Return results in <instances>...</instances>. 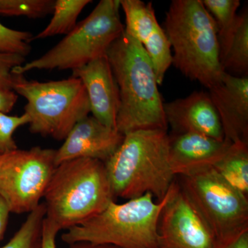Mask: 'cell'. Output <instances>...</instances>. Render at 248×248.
<instances>
[{
	"instance_id": "obj_1",
	"label": "cell",
	"mask_w": 248,
	"mask_h": 248,
	"mask_svg": "<svg viewBox=\"0 0 248 248\" xmlns=\"http://www.w3.org/2000/svg\"><path fill=\"white\" fill-rule=\"evenodd\" d=\"M107 57L120 94L117 131L125 135L140 130H167L154 67L142 46L124 31Z\"/></svg>"
},
{
	"instance_id": "obj_2",
	"label": "cell",
	"mask_w": 248,
	"mask_h": 248,
	"mask_svg": "<svg viewBox=\"0 0 248 248\" xmlns=\"http://www.w3.org/2000/svg\"><path fill=\"white\" fill-rule=\"evenodd\" d=\"M167 130L148 129L124 135L122 144L104 162L114 197L132 200L151 193L164 200L175 177L169 161Z\"/></svg>"
},
{
	"instance_id": "obj_3",
	"label": "cell",
	"mask_w": 248,
	"mask_h": 248,
	"mask_svg": "<svg viewBox=\"0 0 248 248\" xmlns=\"http://www.w3.org/2000/svg\"><path fill=\"white\" fill-rule=\"evenodd\" d=\"M164 31L172 48V65L208 89L221 81L216 22L202 0H172Z\"/></svg>"
},
{
	"instance_id": "obj_4",
	"label": "cell",
	"mask_w": 248,
	"mask_h": 248,
	"mask_svg": "<svg viewBox=\"0 0 248 248\" xmlns=\"http://www.w3.org/2000/svg\"><path fill=\"white\" fill-rule=\"evenodd\" d=\"M44 199L46 218L60 231L79 226L115 201L104 162L90 158L58 165Z\"/></svg>"
},
{
	"instance_id": "obj_5",
	"label": "cell",
	"mask_w": 248,
	"mask_h": 248,
	"mask_svg": "<svg viewBox=\"0 0 248 248\" xmlns=\"http://www.w3.org/2000/svg\"><path fill=\"white\" fill-rule=\"evenodd\" d=\"M170 192L171 187L161 202L151 193L123 203L113 201L102 213L68 229L62 240L68 245L86 241L122 248H159L158 223Z\"/></svg>"
},
{
	"instance_id": "obj_6",
	"label": "cell",
	"mask_w": 248,
	"mask_h": 248,
	"mask_svg": "<svg viewBox=\"0 0 248 248\" xmlns=\"http://www.w3.org/2000/svg\"><path fill=\"white\" fill-rule=\"evenodd\" d=\"M13 91L27 99L31 133L63 141L76 124L91 113L81 80L71 77L57 81L28 79L14 74Z\"/></svg>"
},
{
	"instance_id": "obj_7",
	"label": "cell",
	"mask_w": 248,
	"mask_h": 248,
	"mask_svg": "<svg viewBox=\"0 0 248 248\" xmlns=\"http://www.w3.org/2000/svg\"><path fill=\"white\" fill-rule=\"evenodd\" d=\"M120 0H102L71 32L40 58L14 70L24 75L34 70L78 69L105 56L108 49L124 32Z\"/></svg>"
},
{
	"instance_id": "obj_8",
	"label": "cell",
	"mask_w": 248,
	"mask_h": 248,
	"mask_svg": "<svg viewBox=\"0 0 248 248\" xmlns=\"http://www.w3.org/2000/svg\"><path fill=\"white\" fill-rule=\"evenodd\" d=\"M180 177L179 187L218 242L248 230V197L213 167Z\"/></svg>"
},
{
	"instance_id": "obj_9",
	"label": "cell",
	"mask_w": 248,
	"mask_h": 248,
	"mask_svg": "<svg viewBox=\"0 0 248 248\" xmlns=\"http://www.w3.org/2000/svg\"><path fill=\"white\" fill-rule=\"evenodd\" d=\"M56 150L35 146L0 154V198L10 213H30L40 205L57 166Z\"/></svg>"
},
{
	"instance_id": "obj_10",
	"label": "cell",
	"mask_w": 248,
	"mask_h": 248,
	"mask_svg": "<svg viewBox=\"0 0 248 248\" xmlns=\"http://www.w3.org/2000/svg\"><path fill=\"white\" fill-rule=\"evenodd\" d=\"M159 248H216L211 230L174 182L157 227Z\"/></svg>"
},
{
	"instance_id": "obj_11",
	"label": "cell",
	"mask_w": 248,
	"mask_h": 248,
	"mask_svg": "<svg viewBox=\"0 0 248 248\" xmlns=\"http://www.w3.org/2000/svg\"><path fill=\"white\" fill-rule=\"evenodd\" d=\"M125 17L124 31L138 41L154 67L158 85L172 65V50L164 29L160 26L151 2L120 0Z\"/></svg>"
},
{
	"instance_id": "obj_12",
	"label": "cell",
	"mask_w": 248,
	"mask_h": 248,
	"mask_svg": "<svg viewBox=\"0 0 248 248\" xmlns=\"http://www.w3.org/2000/svg\"><path fill=\"white\" fill-rule=\"evenodd\" d=\"M124 138L116 129L106 126L93 116H87L76 124L56 150L55 164L79 158L105 162L122 144Z\"/></svg>"
},
{
	"instance_id": "obj_13",
	"label": "cell",
	"mask_w": 248,
	"mask_h": 248,
	"mask_svg": "<svg viewBox=\"0 0 248 248\" xmlns=\"http://www.w3.org/2000/svg\"><path fill=\"white\" fill-rule=\"evenodd\" d=\"M166 123L173 133H192L225 140L219 116L208 93L195 91L190 95L164 103Z\"/></svg>"
},
{
	"instance_id": "obj_14",
	"label": "cell",
	"mask_w": 248,
	"mask_h": 248,
	"mask_svg": "<svg viewBox=\"0 0 248 248\" xmlns=\"http://www.w3.org/2000/svg\"><path fill=\"white\" fill-rule=\"evenodd\" d=\"M209 90L219 116L225 139L248 144V78L224 73L221 81Z\"/></svg>"
},
{
	"instance_id": "obj_15",
	"label": "cell",
	"mask_w": 248,
	"mask_h": 248,
	"mask_svg": "<svg viewBox=\"0 0 248 248\" xmlns=\"http://www.w3.org/2000/svg\"><path fill=\"white\" fill-rule=\"evenodd\" d=\"M71 77L84 85L92 116L106 126L116 129L120 94L107 55L73 70Z\"/></svg>"
},
{
	"instance_id": "obj_16",
	"label": "cell",
	"mask_w": 248,
	"mask_h": 248,
	"mask_svg": "<svg viewBox=\"0 0 248 248\" xmlns=\"http://www.w3.org/2000/svg\"><path fill=\"white\" fill-rule=\"evenodd\" d=\"M169 137L170 165L174 176L213 167L232 143L198 133H173Z\"/></svg>"
},
{
	"instance_id": "obj_17",
	"label": "cell",
	"mask_w": 248,
	"mask_h": 248,
	"mask_svg": "<svg viewBox=\"0 0 248 248\" xmlns=\"http://www.w3.org/2000/svg\"><path fill=\"white\" fill-rule=\"evenodd\" d=\"M224 73L232 76L248 77V13L245 9L239 14L237 25L226 50L220 55Z\"/></svg>"
},
{
	"instance_id": "obj_18",
	"label": "cell",
	"mask_w": 248,
	"mask_h": 248,
	"mask_svg": "<svg viewBox=\"0 0 248 248\" xmlns=\"http://www.w3.org/2000/svg\"><path fill=\"white\" fill-rule=\"evenodd\" d=\"M213 168L228 184L248 197V143H232Z\"/></svg>"
},
{
	"instance_id": "obj_19",
	"label": "cell",
	"mask_w": 248,
	"mask_h": 248,
	"mask_svg": "<svg viewBox=\"0 0 248 248\" xmlns=\"http://www.w3.org/2000/svg\"><path fill=\"white\" fill-rule=\"evenodd\" d=\"M92 2L91 0H57L55 1L53 17L43 31L34 36L33 40L53 36L68 35L76 27L81 11Z\"/></svg>"
},
{
	"instance_id": "obj_20",
	"label": "cell",
	"mask_w": 248,
	"mask_h": 248,
	"mask_svg": "<svg viewBox=\"0 0 248 248\" xmlns=\"http://www.w3.org/2000/svg\"><path fill=\"white\" fill-rule=\"evenodd\" d=\"M202 2L216 22L220 57L236 29L241 2L239 0H203Z\"/></svg>"
},
{
	"instance_id": "obj_21",
	"label": "cell",
	"mask_w": 248,
	"mask_h": 248,
	"mask_svg": "<svg viewBox=\"0 0 248 248\" xmlns=\"http://www.w3.org/2000/svg\"><path fill=\"white\" fill-rule=\"evenodd\" d=\"M46 208L43 202L29 213L27 219L12 239L0 248H42Z\"/></svg>"
},
{
	"instance_id": "obj_22",
	"label": "cell",
	"mask_w": 248,
	"mask_h": 248,
	"mask_svg": "<svg viewBox=\"0 0 248 248\" xmlns=\"http://www.w3.org/2000/svg\"><path fill=\"white\" fill-rule=\"evenodd\" d=\"M54 0H0V16L45 17L53 13Z\"/></svg>"
},
{
	"instance_id": "obj_23",
	"label": "cell",
	"mask_w": 248,
	"mask_h": 248,
	"mask_svg": "<svg viewBox=\"0 0 248 248\" xmlns=\"http://www.w3.org/2000/svg\"><path fill=\"white\" fill-rule=\"evenodd\" d=\"M34 35L28 31L14 30L0 23V53L27 57L31 51Z\"/></svg>"
},
{
	"instance_id": "obj_24",
	"label": "cell",
	"mask_w": 248,
	"mask_h": 248,
	"mask_svg": "<svg viewBox=\"0 0 248 248\" xmlns=\"http://www.w3.org/2000/svg\"><path fill=\"white\" fill-rule=\"evenodd\" d=\"M30 123L29 116H9L0 112V154L17 149L14 139L16 130L22 125Z\"/></svg>"
},
{
	"instance_id": "obj_25",
	"label": "cell",
	"mask_w": 248,
	"mask_h": 248,
	"mask_svg": "<svg viewBox=\"0 0 248 248\" xmlns=\"http://www.w3.org/2000/svg\"><path fill=\"white\" fill-rule=\"evenodd\" d=\"M26 63V58L17 54L0 53V89L13 90L14 70Z\"/></svg>"
},
{
	"instance_id": "obj_26",
	"label": "cell",
	"mask_w": 248,
	"mask_h": 248,
	"mask_svg": "<svg viewBox=\"0 0 248 248\" xmlns=\"http://www.w3.org/2000/svg\"><path fill=\"white\" fill-rule=\"evenodd\" d=\"M60 229L45 218L43 224V240H42V248H57L56 236Z\"/></svg>"
},
{
	"instance_id": "obj_27",
	"label": "cell",
	"mask_w": 248,
	"mask_h": 248,
	"mask_svg": "<svg viewBox=\"0 0 248 248\" xmlns=\"http://www.w3.org/2000/svg\"><path fill=\"white\" fill-rule=\"evenodd\" d=\"M216 248H248V230L218 242Z\"/></svg>"
},
{
	"instance_id": "obj_28",
	"label": "cell",
	"mask_w": 248,
	"mask_h": 248,
	"mask_svg": "<svg viewBox=\"0 0 248 248\" xmlns=\"http://www.w3.org/2000/svg\"><path fill=\"white\" fill-rule=\"evenodd\" d=\"M18 94L13 90L0 89V112L8 113L14 109Z\"/></svg>"
},
{
	"instance_id": "obj_29",
	"label": "cell",
	"mask_w": 248,
	"mask_h": 248,
	"mask_svg": "<svg viewBox=\"0 0 248 248\" xmlns=\"http://www.w3.org/2000/svg\"><path fill=\"white\" fill-rule=\"evenodd\" d=\"M10 212L2 199L0 198V241L3 239L9 223Z\"/></svg>"
},
{
	"instance_id": "obj_30",
	"label": "cell",
	"mask_w": 248,
	"mask_h": 248,
	"mask_svg": "<svg viewBox=\"0 0 248 248\" xmlns=\"http://www.w3.org/2000/svg\"><path fill=\"white\" fill-rule=\"evenodd\" d=\"M69 248H122L115 245L108 244H94V243L81 241L69 245Z\"/></svg>"
}]
</instances>
